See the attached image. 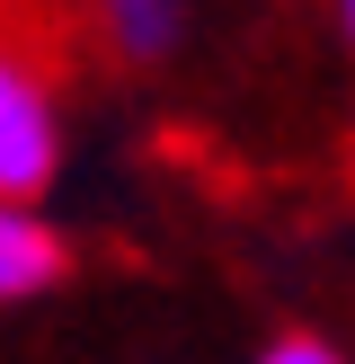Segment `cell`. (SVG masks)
<instances>
[{
  "instance_id": "1",
  "label": "cell",
  "mask_w": 355,
  "mask_h": 364,
  "mask_svg": "<svg viewBox=\"0 0 355 364\" xmlns=\"http://www.w3.org/2000/svg\"><path fill=\"white\" fill-rule=\"evenodd\" d=\"M62 178V80L36 45L0 36V196L45 205Z\"/></svg>"
},
{
  "instance_id": "2",
  "label": "cell",
  "mask_w": 355,
  "mask_h": 364,
  "mask_svg": "<svg viewBox=\"0 0 355 364\" xmlns=\"http://www.w3.org/2000/svg\"><path fill=\"white\" fill-rule=\"evenodd\" d=\"M71 276V240L45 223V205H18L0 196V311L9 302H36Z\"/></svg>"
},
{
  "instance_id": "3",
  "label": "cell",
  "mask_w": 355,
  "mask_h": 364,
  "mask_svg": "<svg viewBox=\"0 0 355 364\" xmlns=\"http://www.w3.org/2000/svg\"><path fill=\"white\" fill-rule=\"evenodd\" d=\"M116 63H169L187 45V0H89Z\"/></svg>"
},
{
  "instance_id": "4",
  "label": "cell",
  "mask_w": 355,
  "mask_h": 364,
  "mask_svg": "<svg viewBox=\"0 0 355 364\" xmlns=\"http://www.w3.org/2000/svg\"><path fill=\"white\" fill-rule=\"evenodd\" d=\"M248 364H355V355L337 347V338H320V329H275Z\"/></svg>"
},
{
  "instance_id": "5",
  "label": "cell",
  "mask_w": 355,
  "mask_h": 364,
  "mask_svg": "<svg viewBox=\"0 0 355 364\" xmlns=\"http://www.w3.org/2000/svg\"><path fill=\"white\" fill-rule=\"evenodd\" d=\"M337 36H346V53H355V0H337Z\"/></svg>"
},
{
  "instance_id": "6",
  "label": "cell",
  "mask_w": 355,
  "mask_h": 364,
  "mask_svg": "<svg viewBox=\"0 0 355 364\" xmlns=\"http://www.w3.org/2000/svg\"><path fill=\"white\" fill-rule=\"evenodd\" d=\"M346 178H355V151H346Z\"/></svg>"
}]
</instances>
